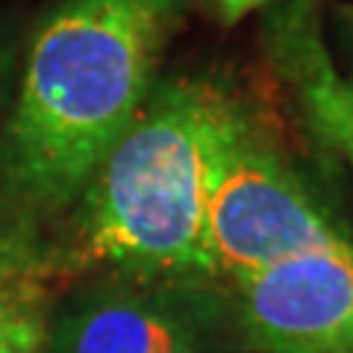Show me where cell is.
<instances>
[{
    "instance_id": "6da1fadb",
    "label": "cell",
    "mask_w": 353,
    "mask_h": 353,
    "mask_svg": "<svg viewBox=\"0 0 353 353\" xmlns=\"http://www.w3.org/2000/svg\"><path fill=\"white\" fill-rule=\"evenodd\" d=\"M176 0H62L32 39L0 139L3 212L74 203L153 92Z\"/></svg>"
},
{
    "instance_id": "7a4b0ae2",
    "label": "cell",
    "mask_w": 353,
    "mask_h": 353,
    "mask_svg": "<svg viewBox=\"0 0 353 353\" xmlns=\"http://www.w3.org/2000/svg\"><path fill=\"white\" fill-rule=\"evenodd\" d=\"M224 103L218 92L194 83L153 88L77 197L71 262L145 277H201Z\"/></svg>"
},
{
    "instance_id": "3957f363",
    "label": "cell",
    "mask_w": 353,
    "mask_h": 353,
    "mask_svg": "<svg viewBox=\"0 0 353 353\" xmlns=\"http://www.w3.org/2000/svg\"><path fill=\"white\" fill-rule=\"evenodd\" d=\"M345 241L324 209L233 103L218 121L201 280L239 283L274 262Z\"/></svg>"
},
{
    "instance_id": "277c9868",
    "label": "cell",
    "mask_w": 353,
    "mask_h": 353,
    "mask_svg": "<svg viewBox=\"0 0 353 353\" xmlns=\"http://www.w3.org/2000/svg\"><path fill=\"white\" fill-rule=\"evenodd\" d=\"M236 285L239 327L262 353H350L353 245L274 262Z\"/></svg>"
},
{
    "instance_id": "5b68a950",
    "label": "cell",
    "mask_w": 353,
    "mask_h": 353,
    "mask_svg": "<svg viewBox=\"0 0 353 353\" xmlns=\"http://www.w3.org/2000/svg\"><path fill=\"white\" fill-rule=\"evenodd\" d=\"M124 274L80 297L53 333V353H192L197 280Z\"/></svg>"
},
{
    "instance_id": "8992f818",
    "label": "cell",
    "mask_w": 353,
    "mask_h": 353,
    "mask_svg": "<svg viewBox=\"0 0 353 353\" xmlns=\"http://www.w3.org/2000/svg\"><path fill=\"white\" fill-rule=\"evenodd\" d=\"M32 250H41L32 224L18 221V218H12L9 212L0 209V265L12 262L18 256H27V253H32Z\"/></svg>"
},
{
    "instance_id": "52a82bcc",
    "label": "cell",
    "mask_w": 353,
    "mask_h": 353,
    "mask_svg": "<svg viewBox=\"0 0 353 353\" xmlns=\"http://www.w3.org/2000/svg\"><path fill=\"white\" fill-rule=\"evenodd\" d=\"M218 3H221V15H224L227 21H236L241 15H248L250 9L268 3V0H218Z\"/></svg>"
},
{
    "instance_id": "ba28073f",
    "label": "cell",
    "mask_w": 353,
    "mask_h": 353,
    "mask_svg": "<svg viewBox=\"0 0 353 353\" xmlns=\"http://www.w3.org/2000/svg\"><path fill=\"white\" fill-rule=\"evenodd\" d=\"M347 39H350V44H353V9L347 12Z\"/></svg>"
},
{
    "instance_id": "9c48e42d",
    "label": "cell",
    "mask_w": 353,
    "mask_h": 353,
    "mask_svg": "<svg viewBox=\"0 0 353 353\" xmlns=\"http://www.w3.org/2000/svg\"><path fill=\"white\" fill-rule=\"evenodd\" d=\"M3 68H6V57L0 53V80H3Z\"/></svg>"
},
{
    "instance_id": "30bf717a",
    "label": "cell",
    "mask_w": 353,
    "mask_h": 353,
    "mask_svg": "<svg viewBox=\"0 0 353 353\" xmlns=\"http://www.w3.org/2000/svg\"><path fill=\"white\" fill-rule=\"evenodd\" d=\"M350 101H353V85H350Z\"/></svg>"
},
{
    "instance_id": "8fae6325",
    "label": "cell",
    "mask_w": 353,
    "mask_h": 353,
    "mask_svg": "<svg viewBox=\"0 0 353 353\" xmlns=\"http://www.w3.org/2000/svg\"><path fill=\"white\" fill-rule=\"evenodd\" d=\"M350 353H353V347H350Z\"/></svg>"
}]
</instances>
